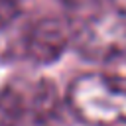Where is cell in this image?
Wrapping results in <instances>:
<instances>
[{"mask_svg":"<svg viewBox=\"0 0 126 126\" xmlns=\"http://www.w3.org/2000/svg\"><path fill=\"white\" fill-rule=\"evenodd\" d=\"M73 30V45L93 61L126 55V0H57Z\"/></svg>","mask_w":126,"mask_h":126,"instance_id":"cell-1","label":"cell"},{"mask_svg":"<svg viewBox=\"0 0 126 126\" xmlns=\"http://www.w3.org/2000/svg\"><path fill=\"white\" fill-rule=\"evenodd\" d=\"M65 102L91 126H126V77L85 73L71 81Z\"/></svg>","mask_w":126,"mask_h":126,"instance_id":"cell-2","label":"cell"},{"mask_svg":"<svg viewBox=\"0 0 126 126\" xmlns=\"http://www.w3.org/2000/svg\"><path fill=\"white\" fill-rule=\"evenodd\" d=\"M0 106L12 116H26L30 120L53 118L57 93L47 81H14L0 93Z\"/></svg>","mask_w":126,"mask_h":126,"instance_id":"cell-3","label":"cell"},{"mask_svg":"<svg viewBox=\"0 0 126 126\" xmlns=\"http://www.w3.org/2000/svg\"><path fill=\"white\" fill-rule=\"evenodd\" d=\"M73 43L71 24L63 18H41L22 33L24 55L35 63H53Z\"/></svg>","mask_w":126,"mask_h":126,"instance_id":"cell-4","label":"cell"},{"mask_svg":"<svg viewBox=\"0 0 126 126\" xmlns=\"http://www.w3.org/2000/svg\"><path fill=\"white\" fill-rule=\"evenodd\" d=\"M18 18V6L14 0H0V37Z\"/></svg>","mask_w":126,"mask_h":126,"instance_id":"cell-5","label":"cell"},{"mask_svg":"<svg viewBox=\"0 0 126 126\" xmlns=\"http://www.w3.org/2000/svg\"><path fill=\"white\" fill-rule=\"evenodd\" d=\"M55 118V116H53ZM53 118H39V120H30L28 126H55L53 124Z\"/></svg>","mask_w":126,"mask_h":126,"instance_id":"cell-6","label":"cell"}]
</instances>
